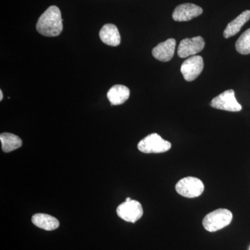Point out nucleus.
<instances>
[{
    "instance_id": "nucleus-15",
    "label": "nucleus",
    "mask_w": 250,
    "mask_h": 250,
    "mask_svg": "<svg viewBox=\"0 0 250 250\" xmlns=\"http://www.w3.org/2000/svg\"><path fill=\"white\" fill-rule=\"evenodd\" d=\"M1 148L4 152L9 153L16 150L22 146V141L19 136L11 133H2L0 135Z\"/></svg>"
},
{
    "instance_id": "nucleus-10",
    "label": "nucleus",
    "mask_w": 250,
    "mask_h": 250,
    "mask_svg": "<svg viewBox=\"0 0 250 250\" xmlns=\"http://www.w3.org/2000/svg\"><path fill=\"white\" fill-rule=\"evenodd\" d=\"M176 41L169 39L164 42H160L152 49V55L157 60L162 62H167L173 57L175 52Z\"/></svg>"
},
{
    "instance_id": "nucleus-3",
    "label": "nucleus",
    "mask_w": 250,
    "mask_h": 250,
    "mask_svg": "<svg viewBox=\"0 0 250 250\" xmlns=\"http://www.w3.org/2000/svg\"><path fill=\"white\" fill-rule=\"evenodd\" d=\"M172 144L163 139L159 134L153 133L141 140L138 144L140 152L146 154H159L170 150Z\"/></svg>"
},
{
    "instance_id": "nucleus-9",
    "label": "nucleus",
    "mask_w": 250,
    "mask_h": 250,
    "mask_svg": "<svg viewBox=\"0 0 250 250\" xmlns=\"http://www.w3.org/2000/svg\"><path fill=\"white\" fill-rule=\"evenodd\" d=\"M203 13L200 6L190 3L179 5L174 9L172 18L177 22H187L193 18L198 17Z\"/></svg>"
},
{
    "instance_id": "nucleus-11",
    "label": "nucleus",
    "mask_w": 250,
    "mask_h": 250,
    "mask_svg": "<svg viewBox=\"0 0 250 250\" xmlns=\"http://www.w3.org/2000/svg\"><path fill=\"white\" fill-rule=\"evenodd\" d=\"M100 38L104 43L107 45L116 47L121 44V34L115 24L104 25L100 31Z\"/></svg>"
},
{
    "instance_id": "nucleus-5",
    "label": "nucleus",
    "mask_w": 250,
    "mask_h": 250,
    "mask_svg": "<svg viewBox=\"0 0 250 250\" xmlns=\"http://www.w3.org/2000/svg\"><path fill=\"white\" fill-rule=\"evenodd\" d=\"M210 106L217 109L230 112L241 111L242 106L237 101L234 90H228L215 97L210 102Z\"/></svg>"
},
{
    "instance_id": "nucleus-13",
    "label": "nucleus",
    "mask_w": 250,
    "mask_h": 250,
    "mask_svg": "<svg viewBox=\"0 0 250 250\" xmlns=\"http://www.w3.org/2000/svg\"><path fill=\"white\" fill-rule=\"evenodd\" d=\"M250 11L247 10L240 14L238 17L235 18L231 22L229 23L226 29L224 31V37L225 39H229L231 36L236 35L241 31L243 26L250 21Z\"/></svg>"
},
{
    "instance_id": "nucleus-6",
    "label": "nucleus",
    "mask_w": 250,
    "mask_h": 250,
    "mask_svg": "<svg viewBox=\"0 0 250 250\" xmlns=\"http://www.w3.org/2000/svg\"><path fill=\"white\" fill-rule=\"evenodd\" d=\"M117 214L125 221L136 223L143 216L142 205L136 200L125 201L118 206L117 208Z\"/></svg>"
},
{
    "instance_id": "nucleus-17",
    "label": "nucleus",
    "mask_w": 250,
    "mask_h": 250,
    "mask_svg": "<svg viewBox=\"0 0 250 250\" xmlns=\"http://www.w3.org/2000/svg\"><path fill=\"white\" fill-rule=\"evenodd\" d=\"M3 100V93L1 90H0V101Z\"/></svg>"
},
{
    "instance_id": "nucleus-7",
    "label": "nucleus",
    "mask_w": 250,
    "mask_h": 250,
    "mask_svg": "<svg viewBox=\"0 0 250 250\" xmlns=\"http://www.w3.org/2000/svg\"><path fill=\"white\" fill-rule=\"evenodd\" d=\"M204 69V61L200 56H192L184 61L181 66V72L184 80L192 82L200 76Z\"/></svg>"
},
{
    "instance_id": "nucleus-1",
    "label": "nucleus",
    "mask_w": 250,
    "mask_h": 250,
    "mask_svg": "<svg viewBox=\"0 0 250 250\" xmlns=\"http://www.w3.org/2000/svg\"><path fill=\"white\" fill-rule=\"evenodd\" d=\"M62 13L57 6H51L41 15L36 24V29L41 35L55 37L62 32Z\"/></svg>"
},
{
    "instance_id": "nucleus-4",
    "label": "nucleus",
    "mask_w": 250,
    "mask_h": 250,
    "mask_svg": "<svg viewBox=\"0 0 250 250\" xmlns=\"http://www.w3.org/2000/svg\"><path fill=\"white\" fill-rule=\"evenodd\" d=\"M176 191L187 198L200 196L205 190V185L200 179L187 177L179 180L175 186Z\"/></svg>"
},
{
    "instance_id": "nucleus-2",
    "label": "nucleus",
    "mask_w": 250,
    "mask_h": 250,
    "mask_svg": "<svg viewBox=\"0 0 250 250\" xmlns=\"http://www.w3.org/2000/svg\"><path fill=\"white\" fill-rule=\"evenodd\" d=\"M233 214L226 208H219L206 215L202 221L204 228L209 232H215L231 224Z\"/></svg>"
},
{
    "instance_id": "nucleus-16",
    "label": "nucleus",
    "mask_w": 250,
    "mask_h": 250,
    "mask_svg": "<svg viewBox=\"0 0 250 250\" xmlns=\"http://www.w3.org/2000/svg\"><path fill=\"white\" fill-rule=\"evenodd\" d=\"M236 49L238 53L243 55L250 54V28L241 34L237 40Z\"/></svg>"
},
{
    "instance_id": "nucleus-8",
    "label": "nucleus",
    "mask_w": 250,
    "mask_h": 250,
    "mask_svg": "<svg viewBox=\"0 0 250 250\" xmlns=\"http://www.w3.org/2000/svg\"><path fill=\"white\" fill-rule=\"evenodd\" d=\"M205 42L201 36L184 39L179 44L177 54L181 58L192 57L205 48Z\"/></svg>"
},
{
    "instance_id": "nucleus-12",
    "label": "nucleus",
    "mask_w": 250,
    "mask_h": 250,
    "mask_svg": "<svg viewBox=\"0 0 250 250\" xmlns=\"http://www.w3.org/2000/svg\"><path fill=\"white\" fill-rule=\"evenodd\" d=\"M130 96V90L123 85H115L107 93V98L112 106L124 104Z\"/></svg>"
},
{
    "instance_id": "nucleus-18",
    "label": "nucleus",
    "mask_w": 250,
    "mask_h": 250,
    "mask_svg": "<svg viewBox=\"0 0 250 250\" xmlns=\"http://www.w3.org/2000/svg\"></svg>"
},
{
    "instance_id": "nucleus-14",
    "label": "nucleus",
    "mask_w": 250,
    "mask_h": 250,
    "mask_svg": "<svg viewBox=\"0 0 250 250\" xmlns=\"http://www.w3.org/2000/svg\"><path fill=\"white\" fill-rule=\"evenodd\" d=\"M31 221L36 227L46 231H53L57 229L60 225L57 218L45 213H37L33 215Z\"/></svg>"
}]
</instances>
